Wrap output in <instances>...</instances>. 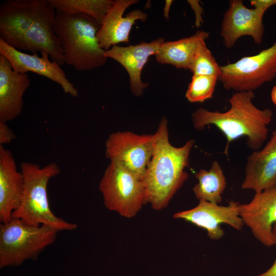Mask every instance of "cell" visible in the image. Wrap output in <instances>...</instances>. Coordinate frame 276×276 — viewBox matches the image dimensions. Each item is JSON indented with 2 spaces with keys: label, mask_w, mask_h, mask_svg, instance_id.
<instances>
[{
  "label": "cell",
  "mask_w": 276,
  "mask_h": 276,
  "mask_svg": "<svg viewBox=\"0 0 276 276\" xmlns=\"http://www.w3.org/2000/svg\"><path fill=\"white\" fill-rule=\"evenodd\" d=\"M24 189V178L11 152L0 145V221L7 223L19 207Z\"/></svg>",
  "instance_id": "cell-18"
},
{
  "label": "cell",
  "mask_w": 276,
  "mask_h": 276,
  "mask_svg": "<svg viewBox=\"0 0 276 276\" xmlns=\"http://www.w3.org/2000/svg\"><path fill=\"white\" fill-rule=\"evenodd\" d=\"M272 231L274 235V245L276 246V222L273 226ZM257 276H276V258L274 263L268 270Z\"/></svg>",
  "instance_id": "cell-27"
},
{
  "label": "cell",
  "mask_w": 276,
  "mask_h": 276,
  "mask_svg": "<svg viewBox=\"0 0 276 276\" xmlns=\"http://www.w3.org/2000/svg\"><path fill=\"white\" fill-rule=\"evenodd\" d=\"M172 1H166L165 7L164 8V16L166 18H168L169 12Z\"/></svg>",
  "instance_id": "cell-28"
},
{
  "label": "cell",
  "mask_w": 276,
  "mask_h": 276,
  "mask_svg": "<svg viewBox=\"0 0 276 276\" xmlns=\"http://www.w3.org/2000/svg\"><path fill=\"white\" fill-rule=\"evenodd\" d=\"M164 42V39L160 37L149 42L142 41L127 47L114 45L105 51L107 58L116 60L126 70L129 75L130 89L135 96L142 95L148 86V83L142 80V71L149 58L156 55Z\"/></svg>",
  "instance_id": "cell-14"
},
{
  "label": "cell",
  "mask_w": 276,
  "mask_h": 276,
  "mask_svg": "<svg viewBox=\"0 0 276 276\" xmlns=\"http://www.w3.org/2000/svg\"><path fill=\"white\" fill-rule=\"evenodd\" d=\"M20 171L24 178V192L20 205L12 217L32 225H49L59 231L75 229L76 224L57 217L49 205L48 185L50 179L60 173L58 165L51 163L41 167L34 163L22 162Z\"/></svg>",
  "instance_id": "cell-5"
},
{
  "label": "cell",
  "mask_w": 276,
  "mask_h": 276,
  "mask_svg": "<svg viewBox=\"0 0 276 276\" xmlns=\"http://www.w3.org/2000/svg\"><path fill=\"white\" fill-rule=\"evenodd\" d=\"M100 27L89 15L56 11L54 31L64 63L79 71L91 70L105 64L107 58L97 38Z\"/></svg>",
  "instance_id": "cell-4"
},
{
  "label": "cell",
  "mask_w": 276,
  "mask_h": 276,
  "mask_svg": "<svg viewBox=\"0 0 276 276\" xmlns=\"http://www.w3.org/2000/svg\"><path fill=\"white\" fill-rule=\"evenodd\" d=\"M276 185V128L266 145L247 158L241 188L258 193Z\"/></svg>",
  "instance_id": "cell-17"
},
{
  "label": "cell",
  "mask_w": 276,
  "mask_h": 276,
  "mask_svg": "<svg viewBox=\"0 0 276 276\" xmlns=\"http://www.w3.org/2000/svg\"><path fill=\"white\" fill-rule=\"evenodd\" d=\"M264 13L256 8H247L241 0L229 1L221 25L220 36L224 45L231 48L243 36H249L255 43L261 44L264 32Z\"/></svg>",
  "instance_id": "cell-12"
},
{
  "label": "cell",
  "mask_w": 276,
  "mask_h": 276,
  "mask_svg": "<svg viewBox=\"0 0 276 276\" xmlns=\"http://www.w3.org/2000/svg\"><path fill=\"white\" fill-rule=\"evenodd\" d=\"M275 77L276 41L258 54L220 66L218 80L226 89L253 91Z\"/></svg>",
  "instance_id": "cell-8"
},
{
  "label": "cell",
  "mask_w": 276,
  "mask_h": 276,
  "mask_svg": "<svg viewBox=\"0 0 276 276\" xmlns=\"http://www.w3.org/2000/svg\"><path fill=\"white\" fill-rule=\"evenodd\" d=\"M15 138V133L7 123L0 121V145L10 144Z\"/></svg>",
  "instance_id": "cell-24"
},
{
  "label": "cell",
  "mask_w": 276,
  "mask_h": 276,
  "mask_svg": "<svg viewBox=\"0 0 276 276\" xmlns=\"http://www.w3.org/2000/svg\"><path fill=\"white\" fill-rule=\"evenodd\" d=\"M239 205V202L234 200L229 201L227 205L223 206L201 200L195 207L175 213L173 217L205 229L210 239L217 240L224 235L220 226L223 223L238 231L243 228L244 224L240 216Z\"/></svg>",
  "instance_id": "cell-10"
},
{
  "label": "cell",
  "mask_w": 276,
  "mask_h": 276,
  "mask_svg": "<svg viewBox=\"0 0 276 276\" xmlns=\"http://www.w3.org/2000/svg\"><path fill=\"white\" fill-rule=\"evenodd\" d=\"M99 189L106 208L125 218L134 217L147 203L143 179L113 162L105 169Z\"/></svg>",
  "instance_id": "cell-7"
},
{
  "label": "cell",
  "mask_w": 276,
  "mask_h": 276,
  "mask_svg": "<svg viewBox=\"0 0 276 276\" xmlns=\"http://www.w3.org/2000/svg\"><path fill=\"white\" fill-rule=\"evenodd\" d=\"M0 54L8 59L15 71L22 74L32 72L45 77L59 84L64 93L77 97L78 89L67 78L60 65L49 59L48 53H41V57L37 54H29L12 48L0 39Z\"/></svg>",
  "instance_id": "cell-13"
},
{
  "label": "cell",
  "mask_w": 276,
  "mask_h": 276,
  "mask_svg": "<svg viewBox=\"0 0 276 276\" xmlns=\"http://www.w3.org/2000/svg\"><path fill=\"white\" fill-rule=\"evenodd\" d=\"M59 231L47 224H27L12 218L0 225V266L19 265L25 260L35 259L56 240Z\"/></svg>",
  "instance_id": "cell-6"
},
{
  "label": "cell",
  "mask_w": 276,
  "mask_h": 276,
  "mask_svg": "<svg viewBox=\"0 0 276 276\" xmlns=\"http://www.w3.org/2000/svg\"><path fill=\"white\" fill-rule=\"evenodd\" d=\"M250 2L254 8L257 9L264 13L270 7L276 5V0H251L250 1Z\"/></svg>",
  "instance_id": "cell-25"
},
{
  "label": "cell",
  "mask_w": 276,
  "mask_h": 276,
  "mask_svg": "<svg viewBox=\"0 0 276 276\" xmlns=\"http://www.w3.org/2000/svg\"><path fill=\"white\" fill-rule=\"evenodd\" d=\"M254 97L252 91H236L228 99L229 109L223 112L200 107L192 114L193 126L197 130L216 126L226 139L224 153L227 156L230 143L243 136L249 148L259 150L267 137L273 112L257 107L252 102Z\"/></svg>",
  "instance_id": "cell-2"
},
{
  "label": "cell",
  "mask_w": 276,
  "mask_h": 276,
  "mask_svg": "<svg viewBox=\"0 0 276 276\" xmlns=\"http://www.w3.org/2000/svg\"><path fill=\"white\" fill-rule=\"evenodd\" d=\"M56 10L49 0H7L0 6V39L33 54L48 53L60 66L64 61L54 31Z\"/></svg>",
  "instance_id": "cell-1"
},
{
  "label": "cell",
  "mask_w": 276,
  "mask_h": 276,
  "mask_svg": "<svg viewBox=\"0 0 276 276\" xmlns=\"http://www.w3.org/2000/svg\"><path fill=\"white\" fill-rule=\"evenodd\" d=\"M218 77L216 76L193 75L185 97L191 103H202L212 99Z\"/></svg>",
  "instance_id": "cell-22"
},
{
  "label": "cell",
  "mask_w": 276,
  "mask_h": 276,
  "mask_svg": "<svg viewBox=\"0 0 276 276\" xmlns=\"http://www.w3.org/2000/svg\"><path fill=\"white\" fill-rule=\"evenodd\" d=\"M157 134H137L130 131L110 134L105 142L110 159L143 179L152 158Z\"/></svg>",
  "instance_id": "cell-9"
},
{
  "label": "cell",
  "mask_w": 276,
  "mask_h": 276,
  "mask_svg": "<svg viewBox=\"0 0 276 276\" xmlns=\"http://www.w3.org/2000/svg\"><path fill=\"white\" fill-rule=\"evenodd\" d=\"M198 180L192 189L198 200H205L219 204L222 200V195L226 181L222 169L218 161H214L209 170L201 169L195 174Z\"/></svg>",
  "instance_id": "cell-20"
},
{
  "label": "cell",
  "mask_w": 276,
  "mask_h": 276,
  "mask_svg": "<svg viewBox=\"0 0 276 276\" xmlns=\"http://www.w3.org/2000/svg\"><path fill=\"white\" fill-rule=\"evenodd\" d=\"M137 0H116L105 17L97 33L100 47L107 50L120 42L128 43L131 28L136 21H145L147 13L140 9L131 11L125 16L123 14Z\"/></svg>",
  "instance_id": "cell-15"
},
{
  "label": "cell",
  "mask_w": 276,
  "mask_h": 276,
  "mask_svg": "<svg viewBox=\"0 0 276 276\" xmlns=\"http://www.w3.org/2000/svg\"><path fill=\"white\" fill-rule=\"evenodd\" d=\"M271 98L272 102L276 106V85H275L271 90Z\"/></svg>",
  "instance_id": "cell-29"
},
{
  "label": "cell",
  "mask_w": 276,
  "mask_h": 276,
  "mask_svg": "<svg viewBox=\"0 0 276 276\" xmlns=\"http://www.w3.org/2000/svg\"><path fill=\"white\" fill-rule=\"evenodd\" d=\"M31 79L28 74L15 71L8 59L0 54V121L18 117L24 107V95Z\"/></svg>",
  "instance_id": "cell-16"
},
{
  "label": "cell",
  "mask_w": 276,
  "mask_h": 276,
  "mask_svg": "<svg viewBox=\"0 0 276 276\" xmlns=\"http://www.w3.org/2000/svg\"><path fill=\"white\" fill-rule=\"evenodd\" d=\"M153 153L143 178L147 203L156 211L168 205L188 178L185 168L195 141L176 147L169 142L167 121L163 117L156 132Z\"/></svg>",
  "instance_id": "cell-3"
},
{
  "label": "cell",
  "mask_w": 276,
  "mask_h": 276,
  "mask_svg": "<svg viewBox=\"0 0 276 276\" xmlns=\"http://www.w3.org/2000/svg\"><path fill=\"white\" fill-rule=\"evenodd\" d=\"M239 211L244 224L257 240L266 246L274 245L272 229L276 222V185L256 193L249 202L239 203Z\"/></svg>",
  "instance_id": "cell-11"
},
{
  "label": "cell",
  "mask_w": 276,
  "mask_h": 276,
  "mask_svg": "<svg viewBox=\"0 0 276 276\" xmlns=\"http://www.w3.org/2000/svg\"><path fill=\"white\" fill-rule=\"evenodd\" d=\"M189 70L193 75L219 77L220 73V66L218 64L205 43L196 52L190 64Z\"/></svg>",
  "instance_id": "cell-23"
},
{
  "label": "cell",
  "mask_w": 276,
  "mask_h": 276,
  "mask_svg": "<svg viewBox=\"0 0 276 276\" xmlns=\"http://www.w3.org/2000/svg\"><path fill=\"white\" fill-rule=\"evenodd\" d=\"M188 2L194 11L196 15L195 25L197 27H198V26H199L201 23V21L202 19L201 14V12L202 11V9L201 6L199 5L198 1H188Z\"/></svg>",
  "instance_id": "cell-26"
},
{
  "label": "cell",
  "mask_w": 276,
  "mask_h": 276,
  "mask_svg": "<svg viewBox=\"0 0 276 276\" xmlns=\"http://www.w3.org/2000/svg\"><path fill=\"white\" fill-rule=\"evenodd\" d=\"M56 11L70 14H83L94 18L101 25L112 6V0H49Z\"/></svg>",
  "instance_id": "cell-21"
},
{
  "label": "cell",
  "mask_w": 276,
  "mask_h": 276,
  "mask_svg": "<svg viewBox=\"0 0 276 276\" xmlns=\"http://www.w3.org/2000/svg\"><path fill=\"white\" fill-rule=\"evenodd\" d=\"M208 32L197 31L189 37L163 42L155 55L160 64H171L177 68L189 70L190 64L200 47L209 37Z\"/></svg>",
  "instance_id": "cell-19"
}]
</instances>
